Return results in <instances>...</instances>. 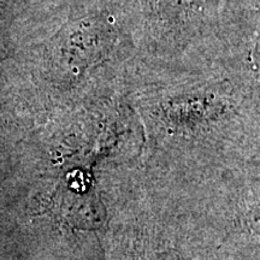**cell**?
I'll list each match as a JSON object with an SVG mask.
<instances>
[{"label": "cell", "instance_id": "cell-1", "mask_svg": "<svg viewBox=\"0 0 260 260\" xmlns=\"http://www.w3.org/2000/svg\"><path fill=\"white\" fill-rule=\"evenodd\" d=\"M153 260H180V256L175 253L171 252H167V253H162V254L155 256Z\"/></svg>", "mask_w": 260, "mask_h": 260}]
</instances>
